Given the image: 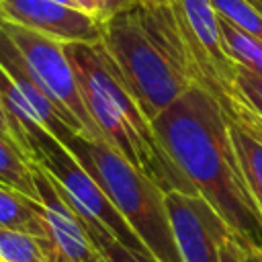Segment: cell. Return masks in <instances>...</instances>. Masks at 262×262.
I'll return each instance as SVG.
<instances>
[{"mask_svg":"<svg viewBox=\"0 0 262 262\" xmlns=\"http://www.w3.org/2000/svg\"><path fill=\"white\" fill-rule=\"evenodd\" d=\"M100 43L151 123L194 86L172 2L135 0L102 23Z\"/></svg>","mask_w":262,"mask_h":262,"instance_id":"obj_2","label":"cell"},{"mask_svg":"<svg viewBox=\"0 0 262 262\" xmlns=\"http://www.w3.org/2000/svg\"><path fill=\"white\" fill-rule=\"evenodd\" d=\"M254 2H258V4H262V0H254Z\"/></svg>","mask_w":262,"mask_h":262,"instance_id":"obj_25","label":"cell"},{"mask_svg":"<svg viewBox=\"0 0 262 262\" xmlns=\"http://www.w3.org/2000/svg\"><path fill=\"white\" fill-rule=\"evenodd\" d=\"M27 135V154L33 164L43 168L59 186L61 194L68 203L86 219L98 223L106 229L119 244H123L129 252L147 262H158L139 235L131 229L125 217L111 203L100 184L88 174V170L78 162V158L41 123L31 121L25 129Z\"/></svg>","mask_w":262,"mask_h":262,"instance_id":"obj_5","label":"cell"},{"mask_svg":"<svg viewBox=\"0 0 262 262\" xmlns=\"http://www.w3.org/2000/svg\"><path fill=\"white\" fill-rule=\"evenodd\" d=\"M162 2H172V0H162Z\"/></svg>","mask_w":262,"mask_h":262,"instance_id":"obj_26","label":"cell"},{"mask_svg":"<svg viewBox=\"0 0 262 262\" xmlns=\"http://www.w3.org/2000/svg\"><path fill=\"white\" fill-rule=\"evenodd\" d=\"M133 2H135V0H96V4H98V20H100V23L108 20V18L115 16L117 12L129 8Z\"/></svg>","mask_w":262,"mask_h":262,"instance_id":"obj_18","label":"cell"},{"mask_svg":"<svg viewBox=\"0 0 262 262\" xmlns=\"http://www.w3.org/2000/svg\"><path fill=\"white\" fill-rule=\"evenodd\" d=\"M74 2H76V6H78L80 10L92 14V16L98 20V4H96V0H74Z\"/></svg>","mask_w":262,"mask_h":262,"instance_id":"obj_20","label":"cell"},{"mask_svg":"<svg viewBox=\"0 0 262 262\" xmlns=\"http://www.w3.org/2000/svg\"><path fill=\"white\" fill-rule=\"evenodd\" d=\"M219 27H221L223 43H225V49H227L229 57L239 68H244V70L252 72L254 76L262 78V41L242 33L231 23L223 20L221 16H219Z\"/></svg>","mask_w":262,"mask_h":262,"instance_id":"obj_15","label":"cell"},{"mask_svg":"<svg viewBox=\"0 0 262 262\" xmlns=\"http://www.w3.org/2000/svg\"><path fill=\"white\" fill-rule=\"evenodd\" d=\"M53 2H59V4H68V6H74V8H78L74 0H53Z\"/></svg>","mask_w":262,"mask_h":262,"instance_id":"obj_23","label":"cell"},{"mask_svg":"<svg viewBox=\"0 0 262 262\" xmlns=\"http://www.w3.org/2000/svg\"><path fill=\"white\" fill-rule=\"evenodd\" d=\"M0 68L12 78V82L16 84L20 94L25 96V100H27L31 113L35 115V119L51 135L61 137L70 129L68 123L63 121L59 108L53 104V100L47 96V92L41 88V84L33 76V72L27 66V61H25L20 49L16 47V43L8 37V33L2 27H0Z\"/></svg>","mask_w":262,"mask_h":262,"instance_id":"obj_10","label":"cell"},{"mask_svg":"<svg viewBox=\"0 0 262 262\" xmlns=\"http://www.w3.org/2000/svg\"><path fill=\"white\" fill-rule=\"evenodd\" d=\"M0 262H61L55 248L33 233L0 227Z\"/></svg>","mask_w":262,"mask_h":262,"instance_id":"obj_13","label":"cell"},{"mask_svg":"<svg viewBox=\"0 0 262 262\" xmlns=\"http://www.w3.org/2000/svg\"><path fill=\"white\" fill-rule=\"evenodd\" d=\"M0 27L16 43L33 76L37 78L41 88L47 92V96L53 100V104L59 108L68 127L94 141H104L102 133L98 131L94 119L90 117L84 104L74 68L66 55L63 43L49 39L41 33H35L31 29H25L20 25H14L2 16H0Z\"/></svg>","mask_w":262,"mask_h":262,"instance_id":"obj_6","label":"cell"},{"mask_svg":"<svg viewBox=\"0 0 262 262\" xmlns=\"http://www.w3.org/2000/svg\"><path fill=\"white\" fill-rule=\"evenodd\" d=\"M252 2H254V0H252ZM254 4H256V6H258V8H260V10H262V4H258V2H254Z\"/></svg>","mask_w":262,"mask_h":262,"instance_id":"obj_24","label":"cell"},{"mask_svg":"<svg viewBox=\"0 0 262 262\" xmlns=\"http://www.w3.org/2000/svg\"><path fill=\"white\" fill-rule=\"evenodd\" d=\"M0 131H2V133H8V135H10V127H8V119H6V113H4L2 100H0ZM10 137H12V135H10Z\"/></svg>","mask_w":262,"mask_h":262,"instance_id":"obj_22","label":"cell"},{"mask_svg":"<svg viewBox=\"0 0 262 262\" xmlns=\"http://www.w3.org/2000/svg\"><path fill=\"white\" fill-rule=\"evenodd\" d=\"M237 86L262 115V78L237 66Z\"/></svg>","mask_w":262,"mask_h":262,"instance_id":"obj_17","label":"cell"},{"mask_svg":"<svg viewBox=\"0 0 262 262\" xmlns=\"http://www.w3.org/2000/svg\"><path fill=\"white\" fill-rule=\"evenodd\" d=\"M0 16L59 43H100L102 23L53 0H0Z\"/></svg>","mask_w":262,"mask_h":262,"instance_id":"obj_8","label":"cell"},{"mask_svg":"<svg viewBox=\"0 0 262 262\" xmlns=\"http://www.w3.org/2000/svg\"><path fill=\"white\" fill-rule=\"evenodd\" d=\"M151 125L166 154L229 225L239 246L262 250V215L239 168L221 104L194 84Z\"/></svg>","mask_w":262,"mask_h":262,"instance_id":"obj_1","label":"cell"},{"mask_svg":"<svg viewBox=\"0 0 262 262\" xmlns=\"http://www.w3.org/2000/svg\"><path fill=\"white\" fill-rule=\"evenodd\" d=\"M0 184L12 188L33 201H39L35 184V164L20 149V145L0 131Z\"/></svg>","mask_w":262,"mask_h":262,"instance_id":"obj_12","label":"cell"},{"mask_svg":"<svg viewBox=\"0 0 262 262\" xmlns=\"http://www.w3.org/2000/svg\"><path fill=\"white\" fill-rule=\"evenodd\" d=\"M221 262H246L244 250L235 235H229L221 246Z\"/></svg>","mask_w":262,"mask_h":262,"instance_id":"obj_19","label":"cell"},{"mask_svg":"<svg viewBox=\"0 0 262 262\" xmlns=\"http://www.w3.org/2000/svg\"><path fill=\"white\" fill-rule=\"evenodd\" d=\"M35 184L51 244L61 262H104L90 242L86 221L61 194L55 180L35 164Z\"/></svg>","mask_w":262,"mask_h":262,"instance_id":"obj_9","label":"cell"},{"mask_svg":"<svg viewBox=\"0 0 262 262\" xmlns=\"http://www.w3.org/2000/svg\"><path fill=\"white\" fill-rule=\"evenodd\" d=\"M215 12L242 33L262 41V10L252 0H211Z\"/></svg>","mask_w":262,"mask_h":262,"instance_id":"obj_16","label":"cell"},{"mask_svg":"<svg viewBox=\"0 0 262 262\" xmlns=\"http://www.w3.org/2000/svg\"><path fill=\"white\" fill-rule=\"evenodd\" d=\"M57 139L100 184L158 262H182L166 209V192L154 180L135 170L106 141H94L72 129Z\"/></svg>","mask_w":262,"mask_h":262,"instance_id":"obj_4","label":"cell"},{"mask_svg":"<svg viewBox=\"0 0 262 262\" xmlns=\"http://www.w3.org/2000/svg\"><path fill=\"white\" fill-rule=\"evenodd\" d=\"M166 209L182 262H221V246L233 231L201 194L170 190Z\"/></svg>","mask_w":262,"mask_h":262,"instance_id":"obj_7","label":"cell"},{"mask_svg":"<svg viewBox=\"0 0 262 262\" xmlns=\"http://www.w3.org/2000/svg\"><path fill=\"white\" fill-rule=\"evenodd\" d=\"M0 227L20 229V231L33 233L37 237H43L51 244L41 203L25 196L12 188H6L2 184H0Z\"/></svg>","mask_w":262,"mask_h":262,"instance_id":"obj_11","label":"cell"},{"mask_svg":"<svg viewBox=\"0 0 262 262\" xmlns=\"http://www.w3.org/2000/svg\"><path fill=\"white\" fill-rule=\"evenodd\" d=\"M246 262H262V250L260 248H242Z\"/></svg>","mask_w":262,"mask_h":262,"instance_id":"obj_21","label":"cell"},{"mask_svg":"<svg viewBox=\"0 0 262 262\" xmlns=\"http://www.w3.org/2000/svg\"><path fill=\"white\" fill-rule=\"evenodd\" d=\"M84 104L104 141L164 192L199 194L162 147L151 121L141 111L102 43H63Z\"/></svg>","mask_w":262,"mask_h":262,"instance_id":"obj_3","label":"cell"},{"mask_svg":"<svg viewBox=\"0 0 262 262\" xmlns=\"http://www.w3.org/2000/svg\"><path fill=\"white\" fill-rule=\"evenodd\" d=\"M229 135H231V143L235 147L246 184L262 215V141L233 123H229Z\"/></svg>","mask_w":262,"mask_h":262,"instance_id":"obj_14","label":"cell"}]
</instances>
